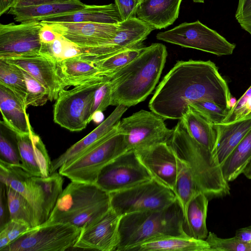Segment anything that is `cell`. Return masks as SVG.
<instances>
[{
  "mask_svg": "<svg viewBox=\"0 0 251 251\" xmlns=\"http://www.w3.org/2000/svg\"><path fill=\"white\" fill-rule=\"evenodd\" d=\"M228 85L212 61H177L158 84L150 110L164 119L180 120L191 103L212 101L230 110Z\"/></svg>",
  "mask_w": 251,
  "mask_h": 251,
  "instance_id": "cell-1",
  "label": "cell"
},
{
  "mask_svg": "<svg viewBox=\"0 0 251 251\" xmlns=\"http://www.w3.org/2000/svg\"><path fill=\"white\" fill-rule=\"evenodd\" d=\"M167 57L165 46L153 43L109 78L111 105L129 107L144 101L157 84Z\"/></svg>",
  "mask_w": 251,
  "mask_h": 251,
  "instance_id": "cell-2",
  "label": "cell"
},
{
  "mask_svg": "<svg viewBox=\"0 0 251 251\" xmlns=\"http://www.w3.org/2000/svg\"><path fill=\"white\" fill-rule=\"evenodd\" d=\"M184 222L183 211L177 199L164 208L124 215L115 251H129L141 244L164 238L191 237L185 231Z\"/></svg>",
  "mask_w": 251,
  "mask_h": 251,
  "instance_id": "cell-3",
  "label": "cell"
},
{
  "mask_svg": "<svg viewBox=\"0 0 251 251\" xmlns=\"http://www.w3.org/2000/svg\"><path fill=\"white\" fill-rule=\"evenodd\" d=\"M167 144L176 157L187 166L201 193L210 198L229 195L228 182L224 177L215 153L191 137L180 121L173 128Z\"/></svg>",
  "mask_w": 251,
  "mask_h": 251,
  "instance_id": "cell-4",
  "label": "cell"
},
{
  "mask_svg": "<svg viewBox=\"0 0 251 251\" xmlns=\"http://www.w3.org/2000/svg\"><path fill=\"white\" fill-rule=\"evenodd\" d=\"M110 208L109 193L95 183L71 181L62 191L44 224L69 223L82 229Z\"/></svg>",
  "mask_w": 251,
  "mask_h": 251,
  "instance_id": "cell-5",
  "label": "cell"
},
{
  "mask_svg": "<svg viewBox=\"0 0 251 251\" xmlns=\"http://www.w3.org/2000/svg\"><path fill=\"white\" fill-rule=\"evenodd\" d=\"M62 176L57 172L46 177L33 176L21 167L0 160V182L27 200L35 212L39 226L48 220L63 191Z\"/></svg>",
  "mask_w": 251,
  "mask_h": 251,
  "instance_id": "cell-6",
  "label": "cell"
},
{
  "mask_svg": "<svg viewBox=\"0 0 251 251\" xmlns=\"http://www.w3.org/2000/svg\"><path fill=\"white\" fill-rule=\"evenodd\" d=\"M118 122L92 148L64 164L58 173L71 181L95 183L104 166L128 151L125 135L118 129Z\"/></svg>",
  "mask_w": 251,
  "mask_h": 251,
  "instance_id": "cell-7",
  "label": "cell"
},
{
  "mask_svg": "<svg viewBox=\"0 0 251 251\" xmlns=\"http://www.w3.org/2000/svg\"><path fill=\"white\" fill-rule=\"evenodd\" d=\"M108 77L100 76L60 92L53 105L55 123L71 131H79L90 122L94 94Z\"/></svg>",
  "mask_w": 251,
  "mask_h": 251,
  "instance_id": "cell-8",
  "label": "cell"
},
{
  "mask_svg": "<svg viewBox=\"0 0 251 251\" xmlns=\"http://www.w3.org/2000/svg\"><path fill=\"white\" fill-rule=\"evenodd\" d=\"M109 194L111 208L121 217L137 212L164 208L177 199L172 190L153 178Z\"/></svg>",
  "mask_w": 251,
  "mask_h": 251,
  "instance_id": "cell-9",
  "label": "cell"
},
{
  "mask_svg": "<svg viewBox=\"0 0 251 251\" xmlns=\"http://www.w3.org/2000/svg\"><path fill=\"white\" fill-rule=\"evenodd\" d=\"M81 229L69 223L42 224L33 228L2 251H63L74 247Z\"/></svg>",
  "mask_w": 251,
  "mask_h": 251,
  "instance_id": "cell-10",
  "label": "cell"
},
{
  "mask_svg": "<svg viewBox=\"0 0 251 251\" xmlns=\"http://www.w3.org/2000/svg\"><path fill=\"white\" fill-rule=\"evenodd\" d=\"M157 39L182 47L192 48L218 56L230 55L236 45L199 20L183 23L172 29L160 32Z\"/></svg>",
  "mask_w": 251,
  "mask_h": 251,
  "instance_id": "cell-11",
  "label": "cell"
},
{
  "mask_svg": "<svg viewBox=\"0 0 251 251\" xmlns=\"http://www.w3.org/2000/svg\"><path fill=\"white\" fill-rule=\"evenodd\" d=\"M119 130L125 135L128 151L147 148L170 140L173 129L164 118L152 111L141 110L119 121Z\"/></svg>",
  "mask_w": 251,
  "mask_h": 251,
  "instance_id": "cell-12",
  "label": "cell"
},
{
  "mask_svg": "<svg viewBox=\"0 0 251 251\" xmlns=\"http://www.w3.org/2000/svg\"><path fill=\"white\" fill-rule=\"evenodd\" d=\"M152 178L135 151L130 150L104 166L95 184L110 193L130 188Z\"/></svg>",
  "mask_w": 251,
  "mask_h": 251,
  "instance_id": "cell-13",
  "label": "cell"
},
{
  "mask_svg": "<svg viewBox=\"0 0 251 251\" xmlns=\"http://www.w3.org/2000/svg\"><path fill=\"white\" fill-rule=\"evenodd\" d=\"M154 29L132 17L120 23L115 36L104 45L89 48H80L81 58L93 63L127 49L141 47L143 42Z\"/></svg>",
  "mask_w": 251,
  "mask_h": 251,
  "instance_id": "cell-14",
  "label": "cell"
},
{
  "mask_svg": "<svg viewBox=\"0 0 251 251\" xmlns=\"http://www.w3.org/2000/svg\"><path fill=\"white\" fill-rule=\"evenodd\" d=\"M41 23L79 48H89L101 46L111 41L118 32L120 22L113 24L89 22Z\"/></svg>",
  "mask_w": 251,
  "mask_h": 251,
  "instance_id": "cell-15",
  "label": "cell"
},
{
  "mask_svg": "<svg viewBox=\"0 0 251 251\" xmlns=\"http://www.w3.org/2000/svg\"><path fill=\"white\" fill-rule=\"evenodd\" d=\"M40 21L0 24V59L40 52Z\"/></svg>",
  "mask_w": 251,
  "mask_h": 251,
  "instance_id": "cell-16",
  "label": "cell"
},
{
  "mask_svg": "<svg viewBox=\"0 0 251 251\" xmlns=\"http://www.w3.org/2000/svg\"><path fill=\"white\" fill-rule=\"evenodd\" d=\"M121 218L110 208L102 216L81 229L74 247L115 251L119 241Z\"/></svg>",
  "mask_w": 251,
  "mask_h": 251,
  "instance_id": "cell-17",
  "label": "cell"
},
{
  "mask_svg": "<svg viewBox=\"0 0 251 251\" xmlns=\"http://www.w3.org/2000/svg\"><path fill=\"white\" fill-rule=\"evenodd\" d=\"M27 72L46 88L49 100H56L65 89L57 72V63L40 52L2 59Z\"/></svg>",
  "mask_w": 251,
  "mask_h": 251,
  "instance_id": "cell-18",
  "label": "cell"
},
{
  "mask_svg": "<svg viewBox=\"0 0 251 251\" xmlns=\"http://www.w3.org/2000/svg\"><path fill=\"white\" fill-rule=\"evenodd\" d=\"M152 178L174 191L178 165L177 157L167 143L135 151Z\"/></svg>",
  "mask_w": 251,
  "mask_h": 251,
  "instance_id": "cell-19",
  "label": "cell"
},
{
  "mask_svg": "<svg viewBox=\"0 0 251 251\" xmlns=\"http://www.w3.org/2000/svg\"><path fill=\"white\" fill-rule=\"evenodd\" d=\"M15 135L21 159V168L33 176H49L51 161L40 136L33 130L30 134Z\"/></svg>",
  "mask_w": 251,
  "mask_h": 251,
  "instance_id": "cell-20",
  "label": "cell"
},
{
  "mask_svg": "<svg viewBox=\"0 0 251 251\" xmlns=\"http://www.w3.org/2000/svg\"><path fill=\"white\" fill-rule=\"evenodd\" d=\"M128 108L122 104L117 105L110 115L96 128L51 161L50 175L57 172L65 163L77 158L103 138L116 126Z\"/></svg>",
  "mask_w": 251,
  "mask_h": 251,
  "instance_id": "cell-21",
  "label": "cell"
},
{
  "mask_svg": "<svg viewBox=\"0 0 251 251\" xmlns=\"http://www.w3.org/2000/svg\"><path fill=\"white\" fill-rule=\"evenodd\" d=\"M182 0H142L136 17L154 29L165 28L177 19Z\"/></svg>",
  "mask_w": 251,
  "mask_h": 251,
  "instance_id": "cell-22",
  "label": "cell"
},
{
  "mask_svg": "<svg viewBox=\"0 0 251 251\" xmlns=\"http://www.w3.org/2000/svg\"><path fill=\"white\" fill-rule=\"evenodd\" d=\"M26 108L12 91L0 85L1 123L15 134H30L33 130Z\"/></svg>",
  "mask_w": 251,
  "mask_h": 251,
  "instance_id": "cell-23",
  "label": "cell"
},
{
  "mask_svg": "<svg viewBox=\"0 0 251 251\" xmlns=\"http://www.w3.org/2000/svg\"><path fill=\"white\" fill-rule=\"evenodd\" d=\"M42 22L117 24L122 21L115 3L88 5L75 11L42 19Z\"/></svg>",
  "mask_w": 251,
  "mask_h": 251,
  "instance_id": "cell-24",
  "label": "cell"
},
{
  "mask_svg": "<svg viewBox=\"0 0 251 251\" xmlns=\"http://www.w3.org/2000/svg\"><path fill=\"white\" fill-rule=\"evenodd\" d=\"M213 126L216 132L214 153L221 166L234 148L251 129V113L236 121L213 125Z\"/></svg>",
  "mask_w": 251,
  "mask_h": 251,
  "instance_id": "cell-25",
  "label": "cell"
},
{
  "mask_svg": "<svg viewBox=\"0 0 251 251\" xmlns=\"http://www.w3.org/2000/svg\"><path fill=\"white\" fill-rule=\"evenodd\" d=\"M58 74L64 87L75 86L100 76L94 64L76 56L57 63Z\"/></svg>",
  "mask_w": 251,
  "mask_h": 251,
  "instance_id": "cell-26",
  "label": "cell"
},
{
  "mask_svg": "<svg viewBox=\"0 0 251 251\" xmlns=\"http://www.w3.org/2000/svg\"><path fill=\"white\" fill-rule=\"evenodd\" d=\"M208 198L202 193L194 196L189 202L184 214V228L191 237L205 240L208 234L206 220Z\"/></svg>",
  "mask_w": 251,
  "mask_h": 251,
  "instance_id": "cell-27",
  "label": "cell"
},
{
  "mask_svg": "<svg viewBox=\"0 0 251 251\" xmlns=\"http://www.w3.org/2000/svg\"><path fill=\"white\" fill-rule=\"evenodd\" d=\"M179 121L191 137L214 152L216 145V132L213 124L189 106Z\"/></svg>",
  "mask_w": 251,
  "mask_h": 251,
  "instance_id": "cell-28",
  "label": "cell"
},
{
  "mask_svg": "<svg viewBox=\"0 0 251 251\" xmlns=\"http://www.w3.org/2000/svg\"><path fill=\"white\" fill-rule=\"evenodd\" d=\"M212 251L205 240L171 237L144 243L129 251Z\"/></svg>",
  "mask_w": 251,
  "mask_h": 251,
  "instance_id": "cell-29",
  "label": "cell"
},
{
  "mask_svg": "<svg viewBox=\"0 0 251 251\" xmlns=\"http://www.w3.org/2000/svg\"><path fill=\"white\" fill-rule=\"evenodd\" d=\"M251 161V129L232 150L221 168L224 178L228 182L235 180L242 174Z\"/></svg>",
  "mask_w": 251,
  "mask_h": 251,
  "instance_id": "cell-30",
  "label": "cell"
},
{
  "mask_svg": "<svg viewBox=\"0 0 251 251\" xmlns=\"http://www.w3.org/2000/svg\"><path fill=\"white\" fill-rule=\"evenodd\" d=\"M5 186L11 220L25 222L32 228L39 226L35 212L30 203L19 193Z\"/></svg>",
  "mask_w": 251,
  "mask_h": 251,
  "instance_id": "cell-31",
  "label": "cell"
},
{
  "mask_svg": "<svg viewBox=\"0 0 251 251\" xmlns=\"http://www.w3.org/2000/svg\"><path fill=\"white\" fill-rule=\"evenodd\" d=\"M177 159L178 170L174 192L181 205L184 216L190 201L201 192L187 166L177 158Z\"/></svg>",
  "mask_w": 251,
  "mask_h": 251,
  "instance_id": "cell-32",
  "label": "cell"
},
{
  "mask_svg": "<svg viewBox=\"0 0 251 251\" xmlns=\"http://www.w3.org/2000/svg\"><path fill=\"white\" fill-rule=\"evenodd\" d=\"M0 85L12 91L25 106L26 85L23 72L20 68L2 59H0Z\"/></svg>",
  "mask_w": 251,
  "mask_h": 251,
  "instance_id": "cell-33",
  "label": "cell"
},
{
  "mask_svg": "<svg viewBox=\"0 0 251 251\" xmlns=\"http://www.w3.org/2000/svg\"><path fill=\"white\" fill-rule=\"evenodd\" d=\"M144 48L141 47L124 50L93 63L98 69L100 75L109 78L113 73L135 59Z\"/></svg>",
  "mask_w": 251,
  "mask_h": 251,
  "instance_id": "cell-34",
  "label": "cell"
},
{
  "mask_svg": "<svg viewBox=\"0 0 251 251\" xmlns=\"http://www.w3.org/2000/svg\"><path fill=\"white\" fill-rule=\"evenodd\" d=\"M71 0H13L12 7L7 14L12 15L14 20L21 22L24 18L48 4Z\"/></svg>",
  "mask_w": 251,
  "mask_h": 251,
  "instance_id": "cell-35",
  "label": "cell"
},
{
  "mask_svg": "<svg viewBox=\"0 0 251 251\" xmlns=\"http://www.w3.org/2000/svg\"><path fill=\"white\" fill-rule=\"evenodd\" d=\"M22 71L26 85V107L44 105L49 100L48 93L46 88L27 72L23 70Z\"/></svg>",
  "mask_w": 251,
  "mask_h": 251,
  "instance_id": "cell-36",
  "label": "cell"
},
{
  "mask_svg": "<svg viewBox=\"0 0 251 251\" xmlns=\"http://www.w3.org/2000/svg\"><path fill=\"white\" fill-rule=\"evenodd\" d=\"M213 125L223 123L228 111L217 104L208 100H201L189 105Z\"/></svg>",
  "mask_w": 251,
  "mask_h": 251,
  "instance_id": "cell-37",
  "label": "cell"
},
{
  "mask_svg": "<svg viewBox=\"0 0 251 251\" xmlns=\"http://www.w3.org/2000/svg\"><path fill=\"white\" fill-rule=\"evenodd\" d=\"M205 240L212 251H251L250 244L241 242L235 236L230 238H222L210 232Z\"/></svg>",
  "mask_w": 251,
  "mask_h": 251,
  "instance_id": "cell-38",
  "label": "cell"
},
{
  "mask_svg": "<svg viewBox=\"0 0 251 251\" xmlns=\"http://www.w3.org/2000/svg\"><path fill=\"white\" fill-rule=\"evenodd\" d=\"M0 160L11 165L22 166L16 139L11 141L2 131L0 134Z\"/></svg>",
  "mask_w": 251,
  "mask_h": 251,
  "instance_id": "cell-39",
  "label": "cell"
},
{
  "mask_svg": "<svg viewBox=\"0 0 251 251\" xmlns=\"http://www.w3.org/2000/svg\"><path fill=\"white\" fill-rule=\"evenodd\" d=\"M111 86L109 78L102 83L95 92L91 117L96 111L103 112L105 110L111 105Z\"/></svg>",
  "mask_w": 251,
  "mask_h": 251,
  "instance_id": "cell-40",
  "label": "cell"
},
{
  "mask_svg": "<svg viewBox=\"0 0 251 251\" xmlns=\"http://www.w3.org/2000/svg\"><path fill=\"white\" fill-rule=\"evenodd\" d=\"M67 42L63 37L57 34L54 41L41 43L40 52L57 63L63 60V54Z\"/></svg>",
  "mask_w": 251,
  "mask_h": 251,
  "instance_id": "cell-41",
  "label": "cell"
},
{
  "mask_svg": "<svg viewBox=\"0 0 251 251\" xmlns=\"http://www.w3.org/2000/svg\"><path fill=\"white\" fill-rule=\"evenodd\" d=\"M235 18L241 27L251 35V0H239Z\"/></svg>",
  "mask_w": 251,
  "mask_h": 251,
  "instance_id": "cell-42",
  "label": "cell"
},
{
  "mask_svg": "<svg viewBox=\"0 0 251 251\" xmlns=\"http://www.w3.org/2000/svg\"><path fill=\"white\" fill-rule=\"evenodd\" d=\"M251 98V86L230 108L223 123H231L242 119L245 104Z\"/></svg>",
  "mask_w": 251,
  "mask_h": 251,
  "instance_id": "cell-43",
  "label": "cell"
},
{
  "mask_svg": "<svg viewBox=\"0 0 251 251\" xmlns=\"http://www.w3.org/2000/svg\"><path fill=\"white\" fill-rule=\"evenodd\" d=\"M31 229L32 228L25 222L11 220L0 230L5 231L11 243Z\"/></svg>",
  "mask_w": 251,
  "mask_h": 251,
  "instance_id": "cell-44",
  "label": "cell"
},
{
  "mask_svg": "<svg viewBox=\"0 0 251 251\" xmlns=\"http://www.w3.org/2000/svg\"><path fill=\"white\" fill-rule=\"evenodd\" d=\"M121 19L126 21L132 17H136L139 3L135 0H114Z\"/></svg>",
  "mask_w": 251,
  "mask_h": 251,
  "instance_id": "cell-45",
  "label": "cell"
},
{
  "mask_svg": "<svg viewBox=\"0 0 251 251\" xmlns=\"http://www.w3.org/2000/svg\"><path fill=\"white\" fill-rule=\"evenodd\" d=\"M11 221L6 186L0 182V230Z\"/></svg>",
  "mask_w": 251,
  "mask_h": 251,
  "instance_id": "cell-46",
  "label": "cell"
},
{
  "mask_svg": "<svg viewBox=\"0 0 251 251\" xmlns=\"http://www.w3.org/2000/svg\"><path fill=\"white\" fill-rule=\"evenodd\" d=\"M81 54V51L79 47L67 41L63 54V59L78 56Z\"/></svg>",
  "mask_w": 251,
  "mask_h": 251,
  "instance_id": "cell-47",
  "label": "cell"
},
{
  "mask_svg": "<svg viewBox=\"0 0 251 251\" xmlns=\"http://www.w3.org/2000/svg\"><path fill=\"white\" fill-rule=\"evenodd\" d=\"M234 236L241 242L250 244L251 242V226L238 229Z\"/></svg>",
  "mask_w": 251,
  "mask_h": 251,
  "instance_id": "cell-48",
  "label": "cell"
},
{
  "mask_svg": "<svg viewBox=\"0 0 251 251\" xmlns=\"http://www.w3.org/2000/svg\"><path fill=\"white\" fill-rule=\"evenodd\" d=\"M57 37V34L56 33L43 25L40 33L41 43L51 42L56 39Z\"/></svg>",
  "mask_w": 251,
  "mask_h": 251,
  "instance_id": "cell-49",
  "label": "cell"
},
{
  "mask_svg": "<svg viewBox=\"0 0 251 251\" xmlns=\"http://www.w3.org/2000/svg\"><path fill=\"white\" fill-rule=\"evenodd\" d=\"M11 243L10 241L4 230H0V251L2 250Z\"/></svg>",
  "mask_w": 251,
  "mask_h": 251,
  "instance_id": "cell-50",
  "label": "cell"
},
{
  "mask_svg": "<svg viewBox=\"0 0 251 251\" xmlns=\"http://www.w3.org/2000/svg\"><path fill=\"white\" fill-rule=\"evenodd\" d=\"M104 119L103 112L96 111L92 115L90 121H93L95 123L99 124L102 122Z\"/></svg>",
  "mask_w": 251,
  "mask_h": 251,
  "instance_id": "cell-51",
  "label": "cell"
},
{
  "mask_svg": "<svg viewBox=\"0 0 251 251\" xmlns=\"http://www.w3.org/2000/svg\"><path fill=\"white\" fill-rule=\"evenodd\" d=\"M251 113V98L246 102L242 115V119Z\"/></svg>",
  "mask_w": 251,
  "mask_h": 251,
  "instance_id": "cell-52",
  "label": "cell"
},
{
  "mask_svg": "<svg viewBox=\"0 0 251 251\" xmlns=\"http://www.w3.org/2000/svg\"><path fill=\"white\" fill-rule=\"evenodd\" d=\"M243 174L247 178L251 179V161L244 170Z\"/></svg>",
  "mask_w": 251,
  "mask_h": 251,
  "instance_id": "cell-53",
  "label": "cell"
},
{
  "mask_svg": "<svg viewBox=\"0 0 251 251\" xmlns=\"http://www.w3.org/2000/svg\"><path fill=\"white\" fill-rule=\"evenodd\" d=\"M194 2L196 3H203L204 0H192Z\"/></svg>",
  "mask_w": 251,
  "mask_h": 251,
  "instance_id": "cell-54",
  "label": "cell"
},
{
  "mask_svg": "<svg viewBox=\"0 0 251 251\" xmlns=\"http://www.w3.org/2000/svg\"><path fill=\"white\" fill-rule=\"evenodd\" d=\"M136 0L138 3H140L142 0Z\"/></svg>",
  "mask_w": 251,
  "mask_h": 251,
  "instance_id": "cell-55",
  "label": "cell"
},
{
  "mask_svg": "<svg viewBox=\"0 0 251 251\" xmlns=\"http://www.w3.org/2000/svg\"><path fill=\"white\" fill-rule=\"evenodd\" d=\"M250 244L251 245V242Z\"/></svg>",
  "mask_w": 251,
  "mask_h": 251,
  "instance_id": "cell-56",
  "label": "cell"
}]
</instances>
